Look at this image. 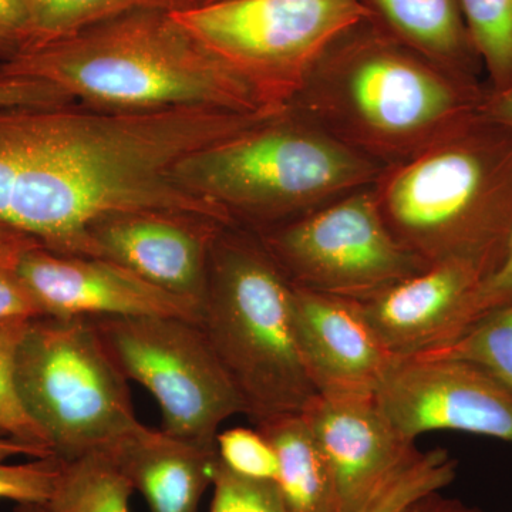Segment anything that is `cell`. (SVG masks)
Segmentation results:
<instances>
[{
    "label": "cell",
    "instance_id": "1",
    "mask_svg": "<svg viewBox=\"0 0 512 512\" xmlns=\"http://www.w3.org/2000/svg\"><path fill=\"white\" fill-rule=\"evenodd\" d=\"M281 111L0 107V224L62 255L94 256L90 232L116 215L160 212L234 225L181 183L177 165Z\"/></svg>",
    "mask_w": 512,
    "mask_h": 512
},
{
    "label": "cell",
    "instance_id": "2",
    "mask_svg": "<svg viewBox=\"0 0 512 512\" xmlns=\"http://www.w3.org/2000/svg\"><path fill=\"white\" fill-rule=\"evenodd\" d=\"M484 94V84L430 62L373 18L326 50L289 109L386 170L477 113Z\"/></svg>",
    "mask_w": 512,
    "mask_h": 512
},
{
    "label": "cell",
    "instance_id": "3",
    "mask_svg": "<svg viewBox=\"0 0 512 512\" xmlns=\"http://www.w3.org/2000/svg\"><path fill=\"white\" fill-rule=\"evenodd\" d=\"M0 73L46 80L74 101L103 110L284 111L265 106L170 10H134L59 42L22 50L0 63Z\"/></svg>",
    "mask_w": 512,
    "mask_h": 512
},
{
    "label": "cell",
    "instance_id": "4",
    "mask_svg": "<svg viewBox=\"0 0 512 512\" xmlns=\"http://www.w3.org/2000/svg\"><path fill=\"white\" fill-rule=\"evenodd\" d=\"M387 227L423 264L487 275L512 228V130L480 110L372 185Z\"/></svg>",
    "mask_w": 512,
    "mask_h": 512
},
{
    "label": "cell",
    "instance_id": "5",
    "mask_svg": "<svg viewBox=\"0 0 512 512\" xmlns=\"http://www.w3.org/2000/svg\"><path fill=\"white\" fill-rule=\"evenodd\" d=\"M198 325L254 424L302 413L318 394L296 342L293 285L251 229L215 238Z\"/></svg>",
    "mask_w": 512,
    "mask_h": 512
},
{
    "label": "cell",
    "instance_id": "6",
    "mask_svg": "<svg viewBox=\"0 0 512 512\" xmlns=\"http://www.w3.org/2000/svg\"><path fill=\"white\" fill-rule=\"evenodd\" d=\"M382 171L292 109L202 148L175 168L181 183L251 231L369 187Z\"/></svg>",
    "mask_w": 512,
    "mask_h": 512
},
{
    "label": "cell",
    "instance_id": "7",
    "mask_svg": "<svg viewBox=\"0 0 512 512\" xmlns=\"http://www.w3.org/2000/svg\"><path fill=\"white\" fill-rule=\"evenodd\" d=\"M20 402L53 457L104 453L140 426L127 377L90 318H32L15 362Z\"/></svg>",
    "mask_w": 512,
    "mask_h": 512
},
{
    "label": "cell",
    "instance_id": "8",
    "mask_svg": "<svg viewBox=\"0 0 512 512\" xmlns=\"http://www.w3.org/2000/svg\"><path fill=\"white\" fill-rule=\"evenodd\" d=\"M173 15L274 110L289 109L339 37L375 18L366 0H221Z\"/></svg>",
    "mask_w": 512,
    "mask_h": 512
},
{
    "label": "cell",
    "instance_id": "9",
    "mask_svg": "<svg viewBox=\"0 0 512 512\" xmlns=\"http://www.w3.org/2000/svg\"><path fill=\"white\" fill-rule=\"evenodd\" d=\"M127 380L153 394L163 431L217 448L221 424L245 404L197 322L170 316L90 318Z\"/></svg>",
    "mask_w": 512,
    "mask_h": 512
},
{
    "label": "cell",
    "instance_id": "10",
    "mask_svg": "<svg viewBox=\"0 0 512 512\" xmlns=\"http://www.w3.org/2000/svg\"><path fill=\"white\" fill-rule=\"evenodd\" d=\"M372 185L254 231L295 288L362 302L429 268L387 227Z\"/></svg>",
    "mask_w": 512,
    "mask_h": 512
},
{
    "label": "cell",
    "instance_id": "11",
    "mask_svg": "<svg viewBox=\"0 0 512 512\" xmlns=\"http://www.w3.org/2000/svg\"><path fill=\"white\" fill-rule=\"evenodd\" d=\"M375 399L406 439L453 430L512 444V390L484 367L451 357H399Z\"/></svg>",
    "mask_w": 512,
    "mask_h": 512
},
{
    "label": "cell",
    "instance_id": "12",
    "mask_svg": "<svg viewBox=\"0 0 512 512\" xmlns=\"http://www.w3.org/2000/svg\"><path fill=\"white\" fill-rule=\"evenodd\" d=\"M45 316H170L200 322L201 305L100 256L62 255L37 245L15 266Z\"/></svg>",
    "mask_w": 512,
    "mask_h": 512
},
{
    "label": "cell",
    "instance_id": "13",
    "mask_svg": "<svg viewBox=\"0 0 512 512\" xmlns=\"http://www.w3.org/2000/svg\"><path fill=\"white\" fill-rule=\"evenodd\" d=\"M325 454L340 511L357 512L419 450L387 419L375 394H316L301 413Z\"/></svg>",
    "mask_w": 512,
    "mask_h": 512
},
{
    "label": "cell",
    "instance_id": "14",
    "mask_svg": "<svg viewBox=\"0 0 512 512\" xmlns=\"http://www.w3.org/2000/svg\"><path fill=\"white\" fill-rule=\"evenodd\" d=\"M220 222L160 212L116 215L94 225V256L126 266L175 295L202 303Z\"/></svg>",
    "mask_w": 512,
    "mask_h": 512
},
{
    "label": "cell",
    "instance_id": "15",
    "mask_svg": "<svg viewBox=\"0 0 512 512\" xmlns=\"http://www.w3.org/2000/svg\"><path fill=\"white\" fill-rule=\"evenodd\" d=\"M293 325L319 394H375L399 357L384 346L359 302L293 286Z\"/></svg>",
    "mask_w": 512,
    "mask_h": 512
},
{
    "label": "cell",
    "instance_id": "16",
    "mask_svg": "<svg viewBox=\"0 0 512 512\" xmlns=\"http://www.w3.org/2000/svg\"><path fill=\"white\" fill-rule=\"evenodd\" d=\"M485 276L483 266L473 262H441L359 305L394 356H413L446 342L458 315Z\"/></svg>",
    "mask_w": 512,
    "mask_h": 512
},
{
    "label": "cell",
    "instance_id": "17",
    "mask_svg": "<svg viewBox=\"0 0 512 512\" xmlns=\"http://www.w3.org/2000/svg\"><path fill=\"white\" fill-rule=\"evenodd\" d=\"M151 512H198L214 483L218 450L140 424L104 451Z\"/></svg>",
    "mask_w": 512,
    "mask_h": 512
},
{
    "label": "cell",
    "instance_id": "18",
    "mask_svg": "<svg viewBox=\"0 0 512 512\" xmlns=\"http://www.w3.org/2000/svg\"><path fill=\"white\" fill-rule=\"evenodd\" d=\"M366 3L377 22L414 52L461 79L484 84L483 66L471 42L460 0Z\"/></svg>",
    "mask_w": 512,
    "mask_h": 512
},
{
    "label": "cell",
    "instance_id": "19",
    "mask_svg": "<svg viewBox=\"0 0 512 512\" xmlns=\"http://www.w3.org/2000/svg\"><path fill=\"white\" fill-rule=\"evenodd\" d=\"M255 427L278 454L275 484L285 512H342L332 468L301 413L271 417Z\"/></svg>",
    "mask_w": 512,
    "mask_h": 512
},
{
    "label": "cell",
    "instance_id": "20",
    "mask_svg": "<svg viewBox=\"0 0 512 512\" xmlns=\"http://www.w3.org/2000/svg\"><path fill=\"white\" fill-rule=\"evenodd\" d=\"M62 461V460H60ZM134 493L106 453H92L62 461L52 494L39 512H130Z\"/></svg>",
    "mask_w": 512,
    "mask_h": 512
},
{
    "label": "cell",
    "instance_id": "21",
    "mask_svg": "<svg viewBox=\"0 0 512 512\" xmlns=\"http://www.w3.org/2000/svg\"><path fill=\"white\" fill-rule=\"evenodd\" d=\"M185 6V0H25L28 29L20 52L59 42L134 10L174 12Z\"/></svg>",
    "mask_w": 512,
    "mask_h": 512
},
{
    "label": "cell",
    "instance_id": "22",
    "mask_svg": "<svg viewBox=\"0 0 512 512\" xmlns=\"http://www.w3.org/2000/svg\"><path fill=\"white\" fill-rule=\"evenodd\" d=\"M485 74V92L512 86V0H460Z\"/></svg>",
    "mask_w": 512,
    "mask_h": 512
},
{
    "label": "cell",
    "instance_id": "23",
    "mask_svg": "<svg viewBox=\"0 0 512 512\" xmlns=\"http://www.w3.org/2000/svg\"><path fill=\"white\" fill-rule=\"evenodd\" d=\"M457 476V461L447 450L416 454L392 474L357 512H407L424 495L448 487Z\"/></svg>",
    "mask_w": 512,
    "mask_h": 512
},
{
    "label": "cell",
    "instance_id": "24",
    "mask_svg": "<svg viewBox=\"0 0 512 512\" xmlns=\"http://www.w3.org/2000/svg\"><path fill=\"white\" fill-rule=\"evenodd\" d=\"M421 357H451L484 367L512 390V303L474 323L460 338Z\"/></svg>",
    "mask_w": 512,
    "mask_h": 512
},
{
    "label": "cell",
    "instance_id": "25",
    "mask_svg": "<svg viewBox=\"0 0 512 512\" xmlns=\"http://www.w3.org/2000/svg\"><path fill=\"white\" fill-rule=\"evenodd\" d=\"M29 320H0V433L6 434L23 446L33 448L42 457H53L46 434L23 409L16 390V352Z\"/></svg>",
    "mask_w": 512,
    "mask_h": 512
},
{
    "label": "cell",
    "instance_id": "26",
    "mask_svg": "<svg viewBox=\"0 0 512 512\" xmlns=\"http://www.w3.org/2000/svg\"><path fill=\"white\" fill-rule=\"evenodd\" d=\"M218 457L238 476L256 481H276L279 458L272 444L258 430L234 427L218 433Z\"/></svg>",
    "mask_w": 512,
    "mask_h": 512
},
{
    "label": "cell",
    "instance_id": "27",
    "mask_svg": "<svg viewBox=\"0 0 512 512\" xmlns=\"http://www.w3.org/2000/svg\"><path fill=\"white\" fill-rule=\"evenodd\" d=\"M210 512H285L275 481H256L232 473L218 460Z\"/></svg>",
    "mask_w": 512,
    "mask_h": 512
},
{
    "label": "cell",
    "instance_id": "28",
    "mask_svg": "<svg viewBox=\"0 0 512 512\" xmlns=\"http://www.w3.org/2000/svg\"><path fill=\"white\" fill-rule=\"evenodd\" d=\"M512 303V228L508 235L507 242L500 262L495 266L490 275L485 276L476 291L470 296L463 311L460 312L453 328L448 333L446 342L443 345L453 342L460 338L467 329H470L474 323L490 315L498 309ZM437 346V348H440ZM436 349V348H434Z\"/></svg>",
    "mask_w": 512,
    "mask_h": 512
},
{
    "label": "cell",
    "instance_id": "29",
    "mask_svg": "<svg viewBox=\"0 0 512 512\" xmlns=\"http://www.w3.org/2000/svg\"><path fill=\"white\" fill-rule=\"evenodd\" d=\"M62 461L56 457L33 458L25 464L0 461V500L19 505H42L52 494Z\"/></svg>",
    "mask_w": 512,
    "mask_h": 512
},
{
    "label": "cell",
    "instance_id": "30",
    "mask_svg": "<svg viewBox=\"0 0 512 512\" xmlns=\"http://www.w3.org/2000/svg\"><path fill=\"white\" fill-rule=\"evenodd\" d=\"M55 84L28 76L0 73V107H49L73 103Z\"/></svg>",
    "mask_w": 512,
    "mask_h": 512
},
{
    "label": "cell",
    "instance_id": "31",
    "mask_svg": "<svg viewBox=\"0 0 512 512\" xmlns=\"http://www.w3.org/2000/svg\"><path fill=\"white\" fill-rule=\"evenodd\" d=\"M45 316L33 293L15 269L0 268V320Z\"/></svg>",
    "mask_w": 512,
    "mask_h": 512
},
{
    "label": "cell",
    "instance_id": "32",
    "mask_svg": "<svg viewBox=\"0 0 512 512\" xmlns=\"http://www.w3.org/2000/svg\"><path fill=\"white\" fill-rule=\"evenodd\" d=\"M28 19L25 0H0V32L12 37L22 49L26 39Z\"/></svg>",
    "mask_w": 512,
    "mask_h": 512
},
{
    "label": "cell",
    "instance_id": "33",
    "mask_svg": "<svg viewBox=\"0 0 512 512\" xmlns=\"http://www.w3.org/2000/svg\"><path fill=\"white\" fill-rule=\"evenodd\" d=\"M37 245L39 242L28 235L0 224V268L15 269L20 256Z\"/></svg>",
    "mask_w": 512,
    "mask_h": 512
},
{
    "label": "cell",
    "instance_id": "34",
    "mask_svg": "<svg viewBox=\"0 0 512 512\" xmlns=\"http://www.w3.org/2000/svg\"><path fill=\"white\" fill-rule=\"evenodd\" d=\"M407 512H485L477 507H471L457 498L446 497L441 491L424 495L416 501Z\"/></svg>",
    "mask_w": 512,
    "mask_h": 512
},
{
    "label": "cell",
    "instance_id": "35",
    "mask_svg": "<svg viewBox=\"0 0 512 512\" xmlns=\"http://www.w3.org/2000/svg\"><path fill=\"white\" fill-rule=\"evenodd\" d=\"M480 111L512 130V86L503 92H485Z\"/></svg>",
    "mask_w": 512,
    "mask_h": 512
},
{
    "label": "cell",
    "instance_id": "36",
    "mask_svg": "<svg viewBox=\"0 0 512 512\" xmlns=\"http://www.w3.org/2000/svg\"><path fill=\"white\" fill-rule=\"evenodd\" d=\"M16 456L46 458L40 456L33 448L23 446V444L18 443V441L10 439L6 434L0 433V461H6L8 458Z\"/></svg>",
    "mask_w": 512,
    "mask_h": 512
},
{
    "label": "cell",
    "instance_id": "37",
    "mask_svg": "<svg viewBox=\"0 0 512 512\" xmlns=\"http://www.w3.org/2000/svg\"><path fill=\"white\" fill-rule=\"evenodd\" d=\"M20 52V47L12 37L0 32V63L8 62Z\"/></svg>",
    "mask_w": 512,
    "mask_h": 512
},
{
    "label": "cell",
    "instance_id": "38",
    "mask_svg": "<svg viewBox=\"0 0 512 512\" xmlns=\"http://www.w3.org/2000/svg\"><path fill=\"white\" fill-rule=\"evenodd\" d=\"M221 2V0H185V8H194V6L210 5V3Z\"/></svg>",
    "mask_w": 512,
    "mask_h": 512
},
{
    "label": "cell",
    "instance_id": "39",
    "mask_svg": "<svg viewBox=\"0 0 512 512\" xmlns=\"http://www.w3.org/2000/svg\"><path fill=\"white\" fill-rule=\"evenodd\" d=\"M18 512H39V505H19Z\"/></svg>",
    "mask_w": 512,
    "mask_h": 512
}]
</instances>
